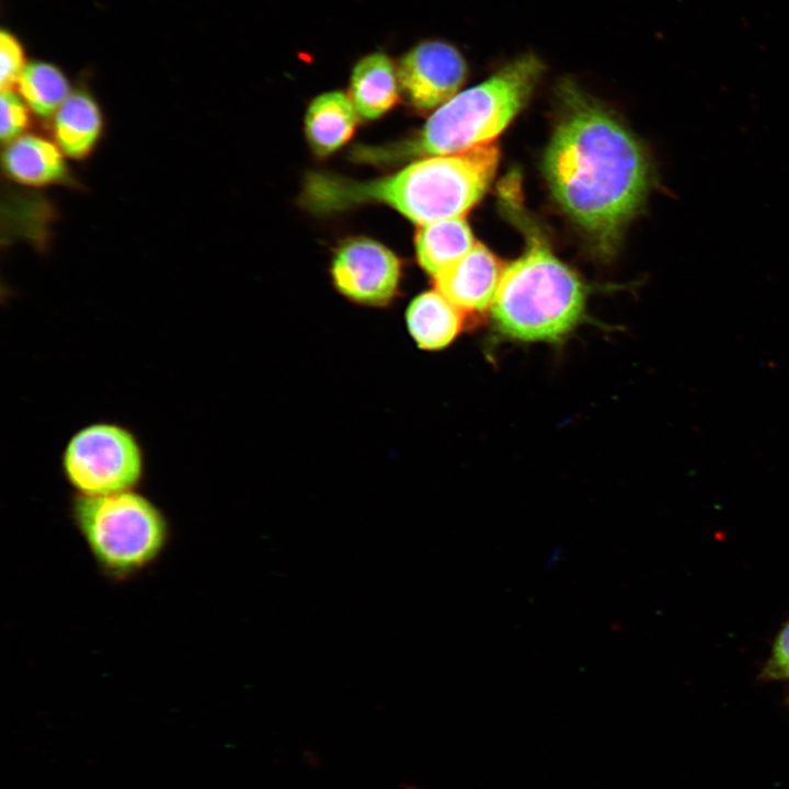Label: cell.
Masks as SVG:
<instances>
[{
  "instance_id": "cell-17",
  "label": "cell",
  "mask_w": 789,
  "mask_h": 789,
  "mask_svg": "<svg viewBox=\"0 0 789 789\" xmlns=\"http://www.w3.org/2000/svg\"><path fill=\"white\" fill-rule=\"evenodd\" d=\"M28 106L22 96L13 90L1 91L0 137L9 144L23 135L30 125Z\"/></svg>"
},
{
  "instance_id": "cell-3",
  "label": "cell",
  "mask_w": 789,
  "mask_h": 789,
  "mask_svg": "<svg viewBox=\"0 0 789 789\" xmlns=\"http://www.w3.org/2000/svg\"><path fill=\"white\" fill-rule=\"evenodd\" d=\"M545 69L538 55L522 54L437 107L416 133L384 146L355 148L353 158L376 164L395 163L455 155L491 144L526 104Z\"/></svg>"
},
{
  "instance_id": "cell-16",
  "label": "cell",
  "mask_w": 789,
  "mask_h": 789,
  "mask_svg": "<svg viewBox=\"0 0 789 789\" xmlns=\"http://www.w3.org/2000/svg\"><path fill=\"white\" fill-rule=\"evenodd\" d=\"M16 87L28 108L42 118L54 116L71 93L65 73L45 61L27 64Z\"/></svg>"
},
{
  "instance_id": "cell-6",
  "label": "cell",
  "mask_w": 789,
  "mask_h": 789,
  "mask_svg": "<svg viewBox=\"0 0 789 789\" xmlns=\"http://www.w3.org/2000/svg\"><path fill=\"white\" fill-rule=\"evenodd\" d=\"M60 468L77 494L104 495L136 490L146 474V454L127 426L95 421L68 438Z\"/></svg>"
},
{
  "instance_id": "cell-20",
  "label": "cell",
  "mask_w": 789,
  "mask_h": 789,
  "mask_svg": "<svg viewBox=\"0 0 789 789\" xmlns=\"http://www.w3.org/2000/svg\"><path fill=\"white\" fill-rule=\"evenodd\" d=\"M402 789H423V788L415 784H403Z\"/></svg>"
},
{
  "instance_id": "cell-4",
  "label": "cell",
  "mask_w": 789,
  "mask_h": 789,
  "mask_svg": "<svg viewBox=\"0 0 789 789\" xmlns=\"http://www.w3.org/2000/svg\"><path fill=\"white\" fill-rule=\"evenodd\" d=\"M527 249L504 267L491 315L496 330L521 342L556 343L581 322L586 287L536 232Z\"/></svg>"
},
{
  "instance_id": "cell-12",
  "label": "cell",
  "mask_w": 789,
  "mask_h": 789,
  "mask_svg": "<svg viewBox=\"0 0 789 789\" xmlns=\"http://www.w3.org/2000/svg\"><path fill=\"white\" fill-rule=\"evenodd\" d=\"M400 92L397 65L387 54L374 52L354 65L348 96L362 117H380L397 104Z\"/></svg>"
},
{
  "instance_id": "cell-2",
  "label": "cell",
  "mask_w": 789,
  "mask_h": 789,
  "mask_svg": "<svg viewBox=\"0 0 789 789\" xmlns=\"http://www.w3.org/2000/svg\"><path fill=\"white\" fill-rule=\"evenodd\" d=\"M498 162V147L488 144L418 159L396 173L367 181L316 172L307 175L300 201L322 214L385 204L422 226L464 217L487 191Z\"/></svg>"
},
{
  "instance_id": "cell-1",
  "label": "cell",
  "mask_w": 789,
  "mask_h": 789,
  "mask_svg": "<svg viewBox=\"0 0 789 789\" xmlns=\"http://www.w3.org/2000/svg\"><path fill=\"white\" fill-rule=\"evenodd\" d=\"M558 88L560 115L544 170L562 209L604 252L645 203L653 174L641 142L571 79Z\"/></svg>"
},
{
  "instance_id": "cell-10",
  "label": "cell",
  "mask_w": 789,
  "mask_h": 789,
  "mask_svg": "<svg viewBox=\"0 0 789 789\" xmlns=\"http://www.w3.org/2000/svg\"><path fill=\"white\" fill-rule=\"evenodd\" d=\"M65 155L58 146L38 135L23 134L7 144L2 167L14 182L28 186H47L69 182Z\"/></svg>"
},
{
  "instance_id": "cell-14",
  "label": "cell",
  "mask_w": 789,
  "mask_h": 789,
  "mask_svg": "<svg viewBox=\"0 0 789 789\" xmlns=\"http://www.w3.org/2000/svg\"><path fill=\"white\" fill-rule=\"evenodd\" d=\"M408 329L422 350L448 346L462 329V311L437 290L416 296L405 313Z\"/></svg>"
},
{
  "instance_id": "cell-11",
  "label": "cell",
  "mask_w": 789,
  "mask_h": 789,
  "mask_svg": "<svg viewBox=\"0 0 789 789\" xmlns=\"http://www.w3.org/2000/svg\"><path fill=\"white\" fill-rule=\"evenodd\" d=\"M104 127L95 99L83 90L69 94L53 117L55 144L70 159L82 160L95 149Z\"/></svg>"
},
{
  "instance_id": "cell-19",
  "label": "cell",
  "mask_w": 789,
  "mask_h": 789,
  "mask_svg": "<svg viewBox=\"0 0 789 789\" xmlns=\"http://www.w3.org/2000/svg\"><path fill=\"white\" fill-rule=\"evenodd\" d=\"M765 681L789 679V620L775 638L770 655L761 673Z\"/></svg>"
},
{
  "instance_id": "cell-5",
  "label": "cell",
  "mask_w": 789,
  "mask_h": 789,
  "mask_svg": "<svg viewBox=\"0 0 789 789\" xmlns=\"http://www.w3.org/2000/svg\"><path fill=\"white\" fill-rule=\"evenodd\" d=\"M71 516L99 567L116 579L151 564L169 537L164 513L136 490L104 495L76 493Z\"/></svg>"
},
{
  "instance_id": "cell-15",
  "label": "cell",
  "mask_w": 789,
  "mask_h": 789,
  "mask_svg": "<svg viewBox=\"0 0 789 789\" xmlns=\"http://www.w3.org/2000/svg\"><path fill=\"white\" fill-rule=\"evenodd\" d=\"M415 251L421 267L433 277L477 243L464 217H453L420 226Z\"/></svg>"
},
{
  "instance_id": "cell-9",
  "label": "cell",
  "mask_w": 789,
  "mask_h": 789,
  "mask_svg": "<svg viewBox=\"0 0 789 789\" xmlns=\"http://www.w3.org/2000/svg\"><path fill=\"white\" fill-rule=\"evenodd\" d=\"M504 265L483 244L473 248L434 276L435 289L462 312L491 308Z\"/></svg>"
},
{
  "instance_id": "cell-13",
  "label": "cell",
  "mask_w": 789,
  "mask_h": 789,
  "mask_svg": "<svg viewBox=\"0 0 789 789\" xmlns=\"http://www.w3.org/2000/svg\"><path fill=\"white\" fill-rule=\"evenodd\" d=\"M358 113L345 93L329 91L317 95L309 103L305 115V134L311 150L327 157L353 136Z\"/></svg>"
},
{
  "instance_id": "cell-8",
  "label": "cell",
  "mask_w": 789,
  "mask_h": 789,
  "mask_svg": "<svg viewBox=\"0 0 789 789\" xmlns=\"http://www.w3.org/2000/svg\"><path fill=\"white\" fill-rule=\"evenodd\" d=\"M331 275L335 288L345 297L364 305L384 306L398 290L401 263L378 241L356 237L336 249Z\"/></svg>"
},
{
  "instance_id": "cell-7",
  "label": "cell",
  "mask_w": 789,
  "mask_h": 789,
  "mask_svg": "<svg viewBox=\"0 0 789 789\" xmlns=\"http://www.w3.org/2000/svg\"><path fill=\"white\" fill-rule=\"evenodd\" d=\"M397 70L401 92L409 103L420 111H430L458 93L467 79L468 64L453 43L427 38L401 56Z\"/></svg>"
},
{
  "instance_id": "cell-18",
  "label": "cell",
  "mask_w": 789,
  "mask_h": 789,
  "mask_svg": "<svg viewBox=\"0 0 789 789\" xmlns=\"http://www.w3.org/2000/svg\"><path fill=\"white\" fill-rule=\"evenodd\" d=\"M23 46L19 39L8 31L0 34V88L13 90L26 67Z\"/></svg>"
},
{
  "instance_id": "cell-21",
  "label": "cell",
  "mask_w": 789,
  "mask_h": 789,
  "mask_svg": "<svg viewBox=\"0 0 789 789\" xmlns=\"http://www.w3.org/2000/svg\"><path fill=\"white\" fill-rule=\"evenodd\" d=\"M786 701H787V705L789 706V696H788V698H787V700H786Z\"/></svg>"
}]
</instances>
